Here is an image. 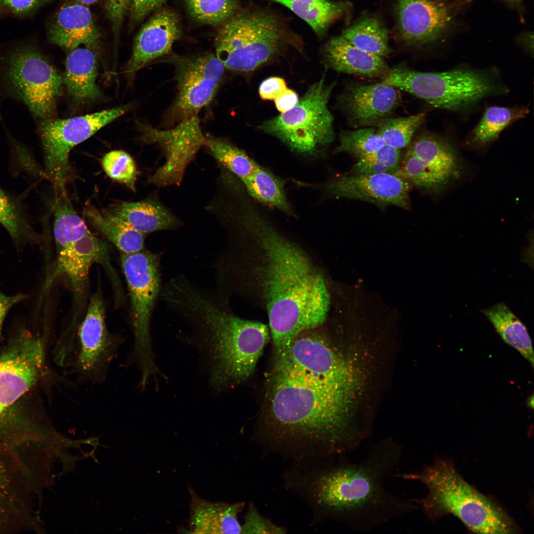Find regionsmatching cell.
<instances>
[{"mask_svg":"<svg viewBox=\"0 0 534 534\" xmlns=\"http://www.w3.org/2000/svg\"><path fill=\"white\" fill-rule=\"evenodd\" d=\"M220 222L226 245L216 265L217 291L244 297L264 310L278 357L298 334L326 321L331 294L324 273L248 195L230 201Z\"/></svg>","mask_w":534,"mask_h":534,"instance_id":"obj_1","label":"cell"},{"mask_svg":"<svg viewBox=\"0 0 534 534\" xmlns=\"http://www.w3.org/2000/svg\"><path fill=\"white\" fill-rule=\"evenodd\" d=\"M403 452L401 444L385 438L373 444L359 462L346 454L315 458L316 464L303 465L290 482L321 518L367 533L418 508L411 498L392 493L384 485Z\"/></svg>","mask_w":534,"mask_h":534,"instance_id":"obj_2","label":"cell"},{"mask_svg":"<svg viewBox=\"0 0 534 534\" xmlns=\"http://www.w3.org/2000/svg\"><path fill=\"white\" fill-rule=\"evenodd\" d=\"M271 380L266 435L271 449L320 457L355 450L366 438L346 411L348 388L288 370H274Z\"/></svg>","mask_w":534,"mask_h":534,"instance_id":"obj_3","label":"cell"},{"mask_svg":"<svg viewBox=\"0 0 534 534\" xmlns=\"http://www.w3.org/2000/svg\"><path fill=\"white\" fill-rule=\"evenodd\" d=\"M169 307L208 349L213 386L240 382L253 374L270 339L266 324L238 316L229 308L228 299L208 293L189 280L176 288Z\"/></svg>","mask_w":534,"mask_h":534,"instance_id":"obj_4","label":"cell"},{"mask_svg":"<svg viewBox=\"0 0 534 534\" xmlns=\"http://www.w3.org/2000/svg\"><path fill=\"white\" fill-rule=\"evenodd\" d=\"M393 476L418 481L426 487L428 491L425 497L411 499L421 507L430 520L451 514L474 533L518 532L510 517L491 499L466 482L450 460L436 459L419 471L394 473Z\"/></svg>","mask_w":534,"mask_h":534,"instance_id":"obj_5","label":"cell"},{"mask_svg":"<svg viewBox=\"0 0 534 534\" xmlns=\"http://www.w3.org/2000/svg\"><path fill=\"white\" fill-rule=\"evenodd\" d=\"M301 40L289 24L268 8L239 10L222 25L215 39V54L225 69L253 71Z\"/></svg>","mask_w":534,"mask_h":534,"instance_id":"obj_6","label":"cell"},{"mask_svg":"<svg viewBox=\"0 0 534 534\" xmlns=\"http://www.w3.org/2000/svg\"><path fill=\"white\" fill-rule=\"evenodd\" d=\"M393 86L420 98L436 108L467 111L483 99L509 91L495 69L462 67L441 72H424L403 64L381 78Z\"/></svg>","mask_w":534,"mask_h":534,"instance_id":"obj_7","label":"cell"},{"mask_svg":"<svg viewBox=\"0 0 534 534\" xmlns=\"http://www.w3.org/2000/svg\"><path fill=\"white\" fill-rule=\"evenodd\" d=\"M63 83L59 72L32 44L0 54V94L22 102L36 119L51 117Z\"/></svg>","mask_w":534,"mask_h":534,"instance_id":"obj_8","label":"cell"},{"mask_svg":"<svg viewBox=\"0 0 534 534\" xmlns=\"http://www.w3.org/2000/svg\"><path fill=\"white\" fill-rule=\"evenodd\" d=\"M336 84L326 85L323 76L309 88L295 106L265 121L258 128L295 152L316 154L334 139V118L328 103Z\"/></svg>","mask_w":534,"mask_h":534,"instance_id":"obj_9","label":"cell"},{"mask_svg":"<svg viewBox=\"0 0 534 534\" xmlns=\"http://www.w3.org/2000/svg\"><path fill=\"white\" fill-rule=\"evenodd\" d=\"M123 273L129 291L134 334L133 356L145 383L159 373L153 357L150 337V320L160 289L158 258L143 250L122 254Z\"/></svg>","mask_w":534,"mask_h":534,"instance_id":"obj_10","label":"cell"},{"mask_svg":"<svg viewBox=\"0 0 534 534\" xmlns=\"http://www.w3.org/2000/svg\"><path fill=\"white\" fill-rule=\"evenodd\" d=\"M126 104L68 119L50 118L39 121L38 131L44 154V171L55 195L66 192L71 179V150L131 108Z\"/></svg>","mask_w":534,"mask_h":534,"instance_id":"obj_11","label":"cell"},{"mask_svg":"<svg viewBox=\"0 0 534 534\" xmlns=\"http://www.w3.org/2000/svg\"><path fill=\"white\" fill-rule=\"evenodd\" d=\"M78 336L67 367H71V372L78 381L103 383L120 345L107 330L104 303L99 291L91 298Z\"/></svg>","mask_w":534,"mask_h":534,"instance_id":"obj_12","label":"cell"},{"mask_svg":"<svg viewBox=\"0 0 534 534\" xmlns=\"http://www.w3.org/2000/svg\"><path fill=\"white\" fill-rule=\"evenodd\" d=\"M178 94L168 114L171 123L195 116L210 104L222 81L225 68L215 54L193 57L172 55Z\"/></svg>","mask_w":534,"mask_h":534,"instance_id":"obj_13","label":"cell"},{"mask_svg":"<svg viewBox=\"0 0 534 534\" xmlns=\"http://www.w3.org/2000/svg\"><path fill=\"white\" fill-rule=\"evenodd\" d=\"M457 10L446 0H394L395 37L414 48L443 42L456 29Z\"/></svg>","mask_w":534,"mask_h":534,"instance_id":"obj_14","label":"cell"},{"mask_svg":"<svg viewBox=\"0 0 534 534\" xmlns=\"http://www.w3.org/2000/svg\"><path fill=\"white\" fill-rule=\"evenodd\" d=\"M140 128L142 141L157 144L165 158L164 163L149 178V181L158 187L179 185L187 166L206 144L198 117L180 121L167 130L143 125Z\"/></svg>","mask_w":534,"mask_h":534,"instance_id":"obj_15","label":"cell"},{"mask_svg":"<svg viewBox=\"0 0 534 534\" xmlns=\"http://www.w3.org/2000/svg\"><path fill=\"white\" fill-rule=\"evenodd\" d=\"M320 325L298 334L286 352L275 359L274 370L304 373L348 387V371L345 362L319 330Z\"/></svg>","mask_w":534,"mask_h":534,"instance_id":"obj_16","label":"cell"},{"mask_svg":"<svg viewBox=\"0 0 534 534\" xmlns=\"http://www.w3.org/2000/svg\"><path fill=\"white\" fill-rule=\"evenodd\" d=\"M43 341L25 330L0 355V417L38 380L44 372Z\"/></svg>","mask_w":534,"mask_h":534,"instance_id":"obj_17","label":"cell"},{"mask_svg":"<svg viewBox=\"0 0 534 534\" xmlns=\"http://www.w3.org/2000/svg\"><path fill=\"white\" fill-rule=\"evenodd\" d=\"M411 184L396 174L336 175L318 187L328 196L358 200L380 208L394 205L408 210Z\"/></svg>","mask_w":534,"mask_h":534,"instance_id":"obj_18","label":"cell"},{"mask_svg":"<svg viewBox=\"0 0 534 534\" xmlns=\"http://www.w3.org/2000/svg\"><path fill=\"white\" fill-rule=\"evenodd\" d=\"M399 89L378 83H349L337 99V105L355 127H373L391 117L400 102Z\"/></svg>","mask_w":534,"mask_h":534,"instance_id":"obj_19","label":"cell"},{"mask_svg":"<svg viewBox=\"0 0 534 534\" xmlns=\"http://www.w3.org/2000/svg\"><path fill=\"white\" fill-rule=\"evenodd\" d=\"M181 33L179 21L175 13L168 9L157 12L136 37L127 72L134 74L148 63L169 53Z\"/></svg>","mask_w":534,"mask_h":534,"instance_id":"obj_20","label":"cell"},{"mask_svg":"<svg viewBox=\"0 0 534 534\" xmlns=\"http://www.w3.org/2000/svg\"><path fill=\"white\" fill-rule=\"evenodd\" d=\"M57 253L52 277H66L76 297L83 292L91 265L96 262L104 264L108 260L107 245L90 231Z\"/></svg>","mask_w":534,"mask_h":534,"instance_id":"obj_21","label":"cell"},{"mask_svg":"<svg viewBox=\"0 0 534 534\" xmlns=\"http://www.w3.org/2000/svg\"><path fill=\"white\" fill-rule=\"evenodd\" d=\"M48 40L64 48L73 50L81 44H97L101 35L90 11L81 3L62 6L48 28Z\"/></svg>","mask_w":534,"mask_h":534,"instance_id":"obj_22","label":"cell"},{"mask_svg":"<svg viewBox=\"0 0 534 534\" xmlns=\"http://www.w3.org/2000/svg\"><path fill=\"white\" fill-rule=\"evenodd\" d=\"M189 528L194 534H241L239 514L243 502H212L199 496L189 488Z\"/></svg>","mask_w":534,"mask_h":534,"instance_id":"obj_23","label":"cell"},{"mask_svg":"<svg viewBox=\"0 0 534 534\" xmlns=\"http://www.w3.org/2000/svg\"><path fill=\"white\" fill-rule=\"evenodd\" d=\"M408 150L434 173L447 188L463 174V164L458 151L445 137L422 133L414 140Z\"/></svg>","mask_w":534,"mask_h":534,"instance_id":"obj_24","label":"cell"},{"mask_svg":"<svg viewBox=\"0 0 534 534\" xmlns=\"http://www.w3.org/2000/svg\"><path fill=\"white\" fill-rule=\"evenodd\" d=\"M323 54L328 67L339 72L382 78L390 69L383 57L359 49L341 35L333 37L327 42Z\"/></svg>","mask_w":534,"mask_h":534,"instance_id":"obj_25","label":"cell"},{"mask_svg":"<svg viewBox=\"0 0 534 534\" xmlns=\"http://www.w3.org/2000/svg\"><path fill=\"white\" fill-rule=\"evenodd\" d=\"M107 211L144 234L175 229L182 225L181 222L154 196L136 202H122Z\"/></svg>","mask_w":534,"mask_h":534,"instance_id":"obj_26","label":"cell"},{"mask_svg":"<svg viewBox=\"0 0 534 534\" xmlns=\"http://www.w3.org/2000/svg\"><path fill=\"white\" fill-rule=\"evenodd\" d=\"M97 74L96 59L92 51L86 48L72 50L65 61L64 79L69 94L78 102L99 98Z\"/></svg>","mask_w":534,"mask_h":534,"instance_id":"obj_27","label":"cell"},{"mask_svg":"<svg viewBox=\"0 0 534 534\" xmlns=\"http://www.w3.org/2000/svg\"><path fill=\"white\" fill-rule=\"evenodd\" d=\"M529 109L526 106L487 107L474 128L467 135L463 146L469 150H482L490 145L508 126L526 117Z\"/></svg>","mask_w":534,"mask_h":534,"instance_id":"obj_28","label":"cell"},{"mask_svg":"<svg viewBox=\"0 0 534 534\" xmlns=\"http://www.w3.org/2000/svg\"><path fill=\"white\" fill-rule=\"evenodd\" d=\"M84 215L89 221L122 254H131L144 250V234L109 213L98 210L87 204Z\"/></svg>","mask_w":534,"mask_h":534,"instance_id":"obj_29","label":"cell"},{"mask_svg":"<svg viewBox=\"0 0 534 534\" xmlns=\"http://www.w3.org/2000/svg\"><path fill=\"white\" fill-rule=\"evenodd\" d=\"M276 2L289 9L305 21L318 39H322L330 26L347 11L348 3L331 0H261Z\"/></svg>","mask_w":534,"mask_h":534,"instance_id":"obj_30","label":"cell"},{"mask_svg":"<svg viewBox=\"0 0 534 534\" xmlns=\"http://www.w3.org/2000/svg\"><path fill=\"white\" fill-rule=\"evenodd\" d=\"M481 312L507 344L516 349L534 366V351L531 337L523 322L503 303Z\"/></svg>","mask_w":534,"mask_h":534,"instance_id":"obj_31","label":"cell"},{"mask_svg":"<svg viewBox=\"0 0 534 534\" xmlns=\"http://www.w3.org/2000/svg\"><path fill=\"white\" fill-rule=\"evenodd\" d=\"M248 195L256 202L274 208L288 215L293 214L285 191L283 179L260 165L240 180Z\"/></svg>","mask_w":534,"mask_h":534,"instance_id":"obj_32","label":"cell"},{"mask_svg":"<svg viewBox=\"0 0 534 534\" xmlns=\"http://www.w3.org/2000/svg\"><path fill=\"white\" fill-rule=\"evenodd\" d=\"M341 36L359 49L381 57L391 52L389 32L376 16H365L345 29Z\"/></svg>","mask_w":534,"mask_h":534,"instance_id":"obj_33","label":"cell"},{"mask_svg":"<svg viewBox=\"0 0 534 534\" xmlns=\"http://www.w3.org/2000/svg\"><path fill=\"white\" fill-rule=\"evenodd\" d=\"M52 210L57 252L90 231L84 220L75 212L66 192L55 195Z\"/></svg>","mask_w":534,"mask_h":534,"instance_id":"obj_34","label":"cell"},{"mask_svg":"<svg viewBox=\"0 0 534 534\" xmlns=\"http://www.w3.org/2000/svg\"><path fill=\"white\" fill-rule=\"evenodd\" d=\"M0 223L16 243L38 242L42 237L33 229L19 197L0 186Z\"/></svg>","mask_w":534,"mask_h":534,"instance_id":"obj_35","label":"cell"},{"mask_svg":"<svg viewBox=\"0 0 534 534\" xmlns=\"http://www.w3.org/2000/svg\"><path fill=\"white\" fill-rule=\"evenodd\" d=\"M205 136V146L208 148L218 163L226 168L240 180L250 175L260 165L244 150L227 140L209 134Z\"/></svg>","mask_w":534,"mask_h":534,"instance_id":"obj_36","label":"cell"},{"mask_svg":"<svg viewBox=\"0 0 534 534\" xmlns=\"http://www.w3.org/2000/svg\"><path fill=\"white\" fill-rule=\"evenodd\" d=\"M425 114L383 119L375 127L385 144L400 150L411 142L416 131L424 123Z\"/></svg>","mask_w":534,"mask_h":534,"instance_id":"obj_37","label":"cell"},{"mask_svg":"<svg viewBox=\"0 0 534 534\" xmlns=\"http://www.w3.org/2000/svg\"><path fill=\"white\" fill-rule=\"evenodd\" d=\"M190 16L213 26L222 25L240 8L238 0H185Z\"/></svg>","mask_w":534,"mask_h":534,"instance_id":"obj_38","label":"cell"},{"mask_svg":"<svg viewBox=\"0 0 534 534\" xmlns=\"http://www.w3.org/2000/svg\"><path fill=\"white\" fill-rule=\"evenodd\" d=\"M385 144L374 127L343 130L340 133L339 144L335 149L334 153H347L357 160Z\"/></svg>","mask_w":534,"mask_h":534,"instance_id":"obj_39","label":"cell"},{"mask_svg":"<svg viewBox=\"0 0 534 534\" xmlns=\"http://www.w3.org/2000/svg\"><path fill=\"white\" fill-rule=\"evenodd\" d=\"M396 174L411 185L435 194H440L447 188L441 179L409 150L406 152Z\"/></svg>","mask_w":534,"mask_h":534,"instance_id":"obj_40","label":"cell"},{"mask_svg":"<svg viewBox=\"0 0 534 534\" xmlns=\"http://www.w3.org/2000/svg\"><path fill=\"white\" fill-rule=\"evenodd\" d=\"M400 150L385 144L373 152L357 160L351 174H396L400 167Z\"/></svg>","mask_w":534,"mask_h":534,"instance_id":"obj_41","label":"cell"},{"mask_svg":"<svg viewBox=\"0 0 534 534\" xmlns=\"http://www.w3.org/2000/svg\"><path fill=\"white\" fill-rule=\"evenodd\" d=\"M101 163L109 178L135 192L137 171L135 163L129 154L123 150L111 151L104 155Z\"/></svg>","mask_w":534,"mask_h":534,"instance_id":"obj_42","label":"cell"},{"mask_svg":"<svg viewBox=\"0 0 534 534\" xmlns=\"http://www.w3.org/2000/svg\"><path fill=\"white\" fill-rule=\"evenodd\" d=\"M12 158L16 166L30 176L38 179H46L44 171L39 165L28 148L20 142L6 130Z\"/></svg>","mask_w":534,"mask_h":534,"instance_id":"obj_43","label":"cell"},{"mask_svg":"<svg viewBox=\"0 0 534 534\" xmlns=\"http://www.w3.org/2000/svg\"><path fill=\"white\" fill-rule=\"evenodd\" d=\"M241 534H284V528L276 526L261 514L250 503L241 525Z\"/></svg>","mask_w":534,"mask_h":534,"instance_id":"obj_44","label":"cell"},{"mask_svg":"<svg viewBox=\"0 0 534 534\" xmlns=\"http://www.w3.org/2000/svg\"><path fill=\"white\" fill-rule=\"evenodd\" d=\"M50 0H0V6L8 13L24 17L32 15Z\"/></svg>","mask_w":534,"mask_h":534,"instance_id":"obj_45","label":"cell"},{"mask_svg":"<svg viewBox=\"0 0 534 534\" xmlns=\"http://www.w3.org/2000/svg\"><path fill=\"white\" fill-rule=\"evenodd\" d=\"M287 88L286 83L283 78L271 77L261 83L259 88V93L263 100L274 101Z\"/></svg>","mask_w":534,"mask_h":534,"instance_id":"obj_46","label":"cell"},{"mask_svg":"<svg viewBox=\"0 0 534 534\" xmlns=\"http://www.w3.org/2000/svg\"><path fill=\"white\" fill-rule=\"evenodd\" d=\"M130 0H109L106 7L107 15L114 29L118 31L128 9Z\"/></svg>","mask_w":534,"mask_h":534,"instance_id":"obj_47","label":"cell"},{"mask_svg":"<svg viewBox=\"0 0 534 534\" xmlns=\"http://www.w3.org/2000/svg\"><path fill=\"white\" fill-rule=\"evenodd\" d=\"M299 100L298 94L293 90L287 88L274 101L277 110L283 113L293 108Z\"/></svg>","mask_w":534,"mask_h":534,"instance_id":"obj_48","label":"cell"},{"mask_svg":"<svg viewBox=\"0 0 534 534\" xmlns=\"http://www.w3.org/2000/svg\"><path fill=\"white\" fill-rule=\"evenodd\" d=\"M26 297V295L21 293L14 296H7L0 292V339L1 338L2 326L6 314L14 305Z\"/></svg>","mask_w":534,"mask_h":534,"instance_id":"obj_49","label":"cell"},{"mask_svg":"<svg viewBox=\"0 0 534 534\" xmlns=\"http://www.w3.org/2000/svg\"><path fill=\"white\" fill-rule=\"evenodd\" d=\"M518 44L529 53H534V32L527 31L520 33L516 38Z\"/></svg>","mask_w":534,"mask_h":534,"instance_id":"obj_50","label":"cell"},{"mask_svg":"<svg viewBox=\"0 0 534 534\" xmlns=\"http://www.w3.org/2000/svg\"><path fill=\"white\" fill-rule=\"evenodd\" d=\"M146 0H132V16L135 21H139L144 17V11Z\"/></svg>","mask_w":534,"mask_h":534,"instance_id":"obj_51","label":"cell"},{"mask_svg":"<svg viewBox=\"0 0 534 534\" xmlns=\"http://www.w3.org/2000/svg\"><path fill=\"white\" fill-rule=\"evenodd\" d=\"M166 0H146L144 14V16L151 11L160 7Z\"/></svg>","mask_w":534,"mask_h":534,"instance_id":"obj_52","label":"cell"},{"mask_svg":"<svg viewBox=\"0 0 534 534\" xmlns=\"http://www.w3.org/2000/svg\"><path fill=\"white\" fill-rule=\"evenodd\" d=\"M451 2L458 9L469 3L472 0H446Z\"/></svg>","mask_w":534,"mask_h":534,"instance_id":"obj_53","label":"cell"},{"mask_svg":"<svg viewBox=\"0 0 534 534\" xmlns=\"http://www.w3.org/2000/svg\"><path fill=\"white\" fill-rule=\"evenodd\" d=\"M83 443L89 444L92 446H96L99 445L98 438H90L87 440H83L82 441Z\"/></svg>","mask_w":534,"mask_h":534,"instance_id":"obj_54","label":"cell"},{"mask_svg":"<svg viewBox=\"0 0 534 534\" xmlns=\"http://www.w3.org/2000/svg\"><path fill=\"white\" fill-rule=\"evenodd\" d=\"M506 2L513 5H518L521 4L523 0H503Z\"/></svg>","mask_w":534,"mask_h":534,"instance_id":"obj_55","label":"cell"},{"mask_svg":"<svg viewBox=\"0 0 534 534\" xmlns=\"http://www.w3.org/2000/svg\"><path fill=\"white\" fill-rule=\"evenodd\" d=\"M78 2L83 4H89L95 3L99 0H76Z\"/></svg>","mask_w":534,"mask_h":534,"instance_id":"obj_56","label":"cell"},{"mask_svg":"<svg viewBox=\"0 0 534 534\" xmlns=\"http://www.w3.org/2000/svg\"><path fill=\"white\" fill-rule=\"evenodd\" d=\"M528 404L530 407L533 408L534 407V397L532 396L530 397L528 400Z\"/></svg>","mask_w":534,"mask_h":534,"instance_id":"obj_57","label":"cell"},{"mask_svg":"<svg viewBox=\"0 0 534 534\" xmlns=\"http://www.w3.org/2000/svg\"><path fill=\"white\" fill-rule=\"evenodd\" d=\"M8 13L4 9L0 6V19Z\"/></svg>","mask_w":534,"mask_h":534,"instance_id":"obj_58","label":"cell"}]
</instances>
